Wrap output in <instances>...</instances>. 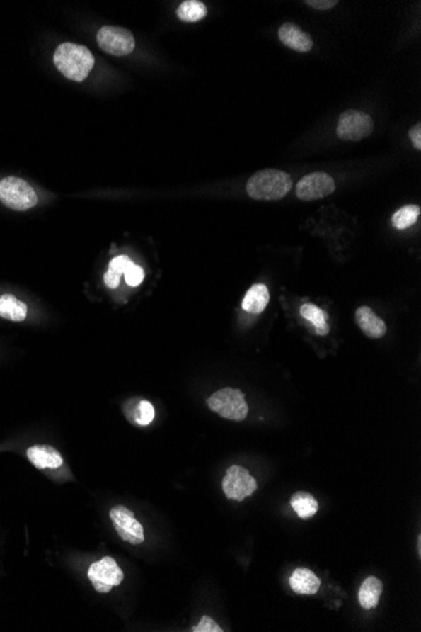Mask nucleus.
Listing matches in <instances>:
<instances>
[{
    "instance_id": "nucleus-1",
    "label": "nucleus",
    "mask_w": 421,
    "mask_h": 632,
    "mask_svg": "<svg viewBox=\"0 0 421 632\" xmlns=\"http://www.w3.org/2000/svg\"><path fill=\"white\" fill-rule=\"evenodd\" d=\"M53 64L66 79L82 82L93 69L95 57L87 47L64 42L56 48Z\"/></svg>"
},
{
    "instance_id": "nucleus-2",
    "label": "nucleus",
    "mask_w": 421,
    "mask_h": 632,
    "mask_svg": "<svg viewBox=\"0 0 421 632\" xmlns=\"http://www.w3.org/2000/svg\"><path fill=\"white\" fill-rule=\"evenodd\" d=\"M293 181L288 173L279 169H263L255 173L246 184L248 195L260 201H277L288 195Z\"/></svg>"
},
{
    "instance_id": "nucleus-3",
    "label": "nucleus",
    "mask_w": 421,
    "mask_h": 632,
    "mask_svg": "<svg viewBox=\"0 0 421 632\" xmlns=\"http://www.w3.org/2000/svg\"><path fill=\"white\" fill-rule=\"evenodd\" d=\"M208 408L219 417L233 422H243L248 413V405L243 391L233 388H224L207 399Z\"/></svg>"
},
{
    "instance_id": "nucleus-4",
    "label": "nucleus",
    "mask_w": 421,
    "mask_h": 632,
    "mask_svg": "<svg viewBox=\"0 0 421 632\" xmlns=\"http://www.w3.org/2000/svg\"><path fill=\"white\" fill-rule=\"evenodd\" d=\"M0 201L14 211H27L38 202L33 187L19 177H6L0 181Z\"/></svg>"
},
{
    "instance_id": "nucleus-5",
    "label": "nucleus",
    "mask_w": 421,
    "mask_h": 632,
    "mask_svg": "<svg viewBox=\"0 0 421 632\" xmlns=\"http://www.w3.org/2000/svg\"><path fill=\"white\" fill-rule=\"evenodd\" d=\"M96 40L103 51L115 57L127 56L135 48L133 33L127 29L115 26H104L98 29Z\"/></svg>"
},
{
    "instance_id": "nucleus-6",
    "label": "nucleus",
    "mask_w": 421,
    "mask_h": 632,
    "mask_svg": "<svg viewBox=\"0 0 421 632\" xmlns=\"http://www.w3.org/2000/svg\"><path fill=\"white\" fill-rule=\"evenodd\" d=\"M374 132V120L364 111L347 110L340 116L337 125V135L343 140L357 142L367 138Z\"/></svg>"
},
{
    "instance_id": "nucleus-7",
    "label": "nucleus",
    "mask_w": 421,
    "mask_h": 632,
    "mask_svg": "<svg viewBox=\"0 0 421 632\" xmlns=\"http://www.w3.org/2000/svg\"><path fill=\"white\" fill-rule=\"evenodd\" d=\"M87 575L93 588L100 593L111 592L113 587L122 585L124 580L122 568L111 557L103 558L101 560L91 564Z\"/></svg>"
},
{
    "instance_id": "nucleus-8",
    "label": "nucleus",
    "mask_w": 421,
    "mask_h": 632,
    "mask_svg": "<svg viewBox=\"0 0 421 632\" xmlns=\"http://www.w3.org/2000/svg\"><path fill=\"white\" fill-rule=\"evenodd\" d=\"M258 489V483L241 465H231L222 480V490L227 499L243 501Z\"/></svg>"
},
{
    "instance_id": "nucleus-9",
    "label": "nucleus",
    "mask_w": 421,
    "mask_h": 632,
    "mask_svg": "<svg viewBox=\"0 0 421 632\" xmlns=\"http://www.w3.org/2000/svg\"><path fill=\"white\" fill-rule=\"evenodd\" d=\"M335 190V179L323 172L304 176L296 184V196L303 201H314L332 195Z\"/></svg>"
},
{
    "instance_id": "nucleus-10",
    "label": "nucleus",
    "mask_w": 421,
    "mask_h": 632,
    "mask_svg": "<svg viewBox=\"0 0 421 632\" xmlns=\"http://www.w3.org/2000/svg\"><path fill=\"white\" fill-rule=\"evenodd\" d=\"M27 457L30 461V463L40 468H52L56 470L58 467L64 465V458L57 449L53 448L52 446H47V444H35L29 447L27 451Z\"/></svg>"
},
{
    "instance_id": "nucleus-11",
    "label": "nucleus",
    "mask_w": 421,
    "mask_h": 632,
    "mask_svg": "<svg viewBox=\"0 0 421 632\" xmlns=\"http://www.w3.org/2000/svg\"><path fill=\"white\" fill-rule=\"evenodd\" d=\"M279 40L284 46L289 47L296 52L312 51L313 40L311 35H306L301 29L293 23H284L279 29Z\"/></svg>"
},
{
    "instance_id": "nucleus-12",
    "label": "nucleus",
    "mask_w": 421,
    "mask_h": 632,
    "mask_svg": "<svg viewBox=\"0 0 421 632\" xmlns=\"http://www.w3.org/2000/svg\"><path fill=\"white\" fill-rule=\"evenodd\" d=\"M354 318L358 327L361 328V331L369 339H381L386 334V323L383 322L369 307L366 305L359 307L356 310Z\"/></svg>"
},
{
    "instance_id": "nucleus-13",
    "label": "nucleus",
    "mask_w": 421,
    "mask_h": 632,
    "mask_svg": "<svg viewBox=\"0 0 421 632\" xmlns=\"http://www.w3.org/2000/svg\"><path fill=\"white\" fill-rule=\"evenodd\" d=\"M290 587L298 594H316L321 587V580L311 569H295L289 580Z\"/></svg>"
},
{
    "instance_id": "nucleus-14",
    "label": "nucleus",
    "mask_w": 421,
    "mask_h": 632,
    "mask_svg": "<svg viewBox=\"0 0 421 632\" xmlns=\"http://www.w3.org/2000/svg\"><path fill=\"white\" fill-rule=\"evenodd\" d=\"M110 519L114 524V526H119L127 530L130 534L137 535L139 538L144 539V529L142 524L135 519V515L132 510H129L125 506L119 505L113 507L110 510Z\"/></svg>"
},
{
    "instance_id": "nucleus-15",
    "label": "nucleus",
    "mask_w": 421,
    "mask_h": 632,
    "mask_svg": "<svg viewBox=\"0 0 421 632\" xmlns=\"http://www.w3.org/2000/svg\"><path fill=\"white\" fill-rule=\"evenodd\" d=\"M383 591L382 582L374 575L367 577L358 591V601L364 609H374L380 602L381 594Z\"/></svg>"
},
{
    "instance_id": "nucleus-16",
    "label": "nucleus",
    "mask_w": 421,
    "mask_h": 632,
    "mask_svg": "<svg viewBox=\"0 0 421 632\" xmlns=\"http://www.w3.org/2000/svg\"><path fill=\"white\" fill-rule=\"evenodd\" d=\"M269 299H270V294H269L266 286L255 284L248 289L241 305H243V310H246L248 313L259 315L265 310L266 305L269 303Z\"/></svg>"
},
{
    "instance_id": "nucleus-17",
    "label": "nucleus",
    "mask_w": 421,
    "mask_h": 632,
    "mask_svg": "<svg viewBox=\"0 0 421 632\" xmlns=\"http://www.w3.org/2000/svg\"><path fill=\"white\" fill-rule=\"evenodd\" d=\"M28 308L22 300L16 298L12 294H4L0 297V317L13 322L24 321Z\"/></svg>"
},
{
    "instance_id": "nucleus-18",
    "label": "nucleus",
    "mask_w": 421,
    "mask_h": 632,
    "mask_svg": "<svg viewBox=\"0 0 421 632\" xmlns=\"http://www.w3.org/2000/svg\"><path fill=\"white\" fill-rule=\"evenodd\" d=\"M290 505L300 519H311L317 514L319 505L313 495L299 491L292 496Z\"/></svg>"
},
{
    "instance_id": "nucleus-19",
    "label": "nucleus",
    "mask_w": 421,
    "mask_h": 632,
    "mask_svg": "<svg viewBox=\"0 0 421 632\" xmlns=\"http://www.w3.org/2000/svg\"><path fill=\"white\" fill-rule=\"evenodd\" d=\"M207 6L198 0H185L177 9V17L185 23H196L207 17Z\"/></svg>"
},
{
    "instance_id": "nucleus-20",
    "label": "nucleus",
    "mask_w": 421,
    "mask_h": 632,
    "mask_svg": "<svg viewBox=\"0 0 421 632\" xmlns=\"http://www.w3.org/2000/svg\"><path fill=\"white\" fill-rule=\"evenodd\" d=\"M133 261L127 255H119L110 261L109 271L105 273L104 282L108 287L115 289L120 284L122 274L125 273L127 266Z\"/></svg>"
},
{
    "instance_id": "nucleus-21",
    "label": "nucleus",
    "mask_w": 421,
    "mask_h": 632,
    "mask_svg": "<svg viewBox=\"0 0 421 632\" xmlns=\"http://www.w3.org/2000/svg\"><path fill=\"white\" fill-rule=\"evenodd\" d=\"M420 216V207L416 205H408V206L398 208L393 215V225L398 230L409 229L416 224V221Z\"/></svg>"
},
{
    "instance_id": "nucleus-22",
    "label": "nucleus",
    "mask_w": 421,
    "mask_h": 632,
    "mask_svg": "<svg viewBox=\"0 0 421 632\" xmlns=\"http://www.w3.org/2000/svg\"><path fill=\"white\" fill-rule=\"evenodd\" d=\"M154 407L148 400H137V407H134V414L130 415L129 420L138 426H149L154 419Z\"/></svg>"
},
{
    "instance_id": "nucleus-23",
    "label": "nucleus",
    "mask_w": 421,
    "mask_h": 632,
    "mask_svg": "<svg viewBox=\"0 0 421 632\" xmlns=\"http://www.w3.org/2000/svg\"><path fill=\"white\" fill-rule=\"evenodd\" d=\"M300 315L303 318L308 320L309 322H312L314 327L324 326L328 320L327 312H324L323 310L318 308L317 305H311V303H306L300 307Z\"/></svg>"
},
{
    "instance_id": "nucleus-24",
    "label": "nucleus",
    "mask_w": 421,
    "mask_h": 632,
    "mask_svg": "<svg viewBox=\"0 0 421 632\" xmlns=\"http://www.w3.org/2000/svg\"><path fill=\"white\" fill-rule=\"evenodd\" d=\"M124 274H125V282L130 287H138L139 284L144 281L145 273L143 268L135 264L134 261L127 266Z\"/></svg>"
},
{
    "instance_id": "nucleus-25",
    "label": "nucleus",
    "mask_w": 421,
    "mask_h": 632,
    "mask_svg": "<svg viewBox=\"0 0 421 632\" xmlns=\"http://www.w3.org/2000/svg\"><path fill=\"white\" fill-rule=\"evenodd\" d=\"M193 632H222V627H219L214 619L208 617V616H202L201 621L198 622V625L192 627Z\"/></svg>"
},
{
    "instance_id": "nucleus-26",
    "label": "nucleus",
    "mask_w": 421,
    "mask_h": 632,
    "mask_svg": "<svg viewBox=\"0 0 421 632\" xmlns=\"http://www.w3.org/2000/svg\"><path fill=\"white\" fill-rule=\"evenodd\" d=\"M306 4L319 9V11H327L330 8H335L338 4V1H335V0H306Z\"/></svg>"
},
{
    "instance_id": "nucleus-27",
    "label": "nucleus",
    "mask_w": 421,
    "mask_h": 632,
    "mask_svg": "<svg viewBox=\"0 0 421 632\" xmlns=\"http://www.w3.org/2000/svg\"><path fill=\"white\" fill-rule=\"evenodd\" d=\"M410 139H411V142L414 144V147H415L416 149H421V125L420 123L419 124H416L414 127L410 129Z\"/></svg>"
},
{
    "instance_id": "nucleus-28",
    "label": "nucleus",
    "mask_w": 421,
    "mask_h": 632,
    "mask_svg": "<svg viewBox=\"0 0 421 632\" xmlns=\"http://www.w3.org/2000/svg\"><path fill=\"white\" fill-rule=\"evenodd\" d=\"M316 332H317L319 336H324V334H327L329 332V326L325 323L324 326H321V327H316Z\"/></svg>"
}]
</instances>
